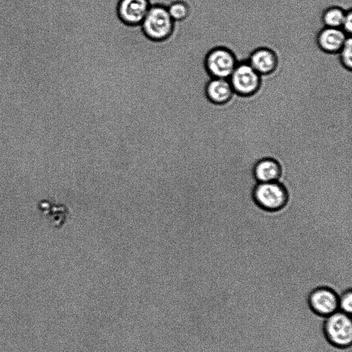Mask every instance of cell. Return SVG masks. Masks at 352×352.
Wrapping results in <instances>:
<instances>
[{
    "instance_id": "6da1fadb",
    "label": "cell",
    "mask_w": 352,
    "mask_h": 352,
    "mask_svg": "<svg viewBox=\"0 0 352 352\" xmlns=\"http://www.w3.org/2000/svg\"><path fill=\"white\" fill-rule=\"evenodd\" d=\"M290 195L286 185L272 182L256 183L252 190V199L261 210L267 212H277L289 204Z\"/></svg>"
},
{
    "instance_id": "7a4b0ae2",
    "label": "cell",
    "mask_w": 352,
    "mask_h": 352,
    "mask_svg": "<svg viewBox=\"0 0 352 352\" xmlns=\"http://www.w3.org/2000/svg\"><path fill=\"white\" fill-rule=\"evenodd\" d=\"M237 63L234 53L223 46L210 47L204 58V67L209 78L228 79Z\"/></svg>"
},
{
    "instance_id": "3957f363",
    "label": "cell",
    "mask_w": 352,
    "mask_h": 352,
    "mask_svg": "<svg viewBox=\"0 0 352 352\" xmlns=\"http://www.w3.org/2000/svg\"><path fill=\"white\" fill-rule=\"evenodd\" d=\"M174 21L167 8L161 5L151 6L140 26L144 34L153 41H162L172 33Z\"/></svg>"
},
{
    "instance_id": "277c9868",
    "label": "cell",
    "mask_w": 352,
    "mask_h": 352,
    "mask_svg": "<svg viewBox=\"0 0 352 352\" xmlns=\"http://www.w3.org/2000/svg\"><path fill=\"white\" fill-rule=\"evenodd\" d=\"M327 340L338 347H347L352 344L351 316L340 310L326 317L323 324Z\"/></svg>"
},
{
    "instance_id": "5b68a950",
    "label": "cell",
    "mask_w": 352,
    "mask_h": 352,
    "mask_svg": "<svg viewBox=\"0 0 352 352\" xmlns=\"http://www.w3.org/2000/svg\"><path fill=\"white\" fill-rule=\"evenodd\" d=\"M228 80L234 93L241 97L254 96L261 85V76L247 61L238 62Z\"/></svg>"
},
{
    "instance_id": "8992f818",
    "label": "cell",
    "mask_w": 352,
    "mask_h": 352,
    "mask_svg": "<svg viewBox=\"0 0 352 352\" xmlns=\"http://www.w3.org/2000/svg\"><path fill=\"white\" fill-rule=\"evenodd\" d=\"M308 302L314 313L323 317H327L339 310V296L327 287L313 289L309 296Z\"/></svg>"
},
{
    "instance_id": "52a82bcc",
    "label": "cell",
    "mask_w": 352,
    "mask_h": 352,
    "mask_svg": "<svg viewBox=\"0 0 352 352\" xmlns=\"http://www.w3.org/2000/svg\"><path fill=\"white\" fill-rule=\"evenodd\" d=\"M150 7L149 0H119L118 14L127 25H140Z\"/></svg>"
},
{
    "instance_id": "ba28073f",
    "label": "cell",
    "mask_w": 352,
    "mask_h": 352,
    "mask_svg": "<svg viewBox=\"0 0 352 352\" xmlns=\"http://www.w3.org/2000/svg\"><path fill=\"white\" fill-rule=\"evenodd\" d=\"M283 166L274 157H263L255 162L252 173L257 183L278 182L283 174Z\"/></svg>"
},
{
    "instance_id": "9c48e42d",
    "label": "cell",
    "mask_w": 352,
    "mask_h": 352,
    "mask_svg": "<svg viewBox=\"0 0 352 352\" xmlns=\"http://www.w3.org/2000/svg\"><path fill=\"white\" fill-rule=\"evenodd\" d=\"M247 62L261 76L273 74L278 65V57L272 49L260 47L254 50Z\"/></svg>"
},
{
    "instance_id": "30bf717a",
    "label": "cell",
    "mask_w": 352,
    "mask_h": 352,
    "mask_svg": "<svg viewBox=\"0 0 352 352\" xmlns=\"http://www.w3.org/2000/svg\"><path fill=\"white\" fill-rule=\"evenodd\" d=\"M234 94L227 78H210L204 86V95L213 105H223L230 102Z\"/></svg>"
},
{
    "instance_id": "8fae6325",
    "label": "cell",
    "mask_w": 352,
    "mask_h": 352,
    "mask_svg": "<svg viewBox=\"0 0 352 352\" xmlns=\"http://www.w3.org/2000/svg\"><path fill=\"white\" fill-rule=\"evenodd\" d=\"M349 36L341 28L324 27L317 34L316 43L322 52L336 54Z\"/></svg>"
},
{
    "instance_id": "7c38bea8",
    "label": "cell",
    "mask_w": 352,
    "mask_h": 352,
    "mask_svg": "<svg viewBox=\"0 0 352 352\" xmlns=\"http://www.w3.org/2000/svg\"><path fill=\"white\" fill-rule=\"evenodd\" d=\"M38 211L55 228L63 227L70 216L69 208L64 204L42 199L37 204Z\"/></svg>"
},
{
    "instance_id": "4fadbf2b",
    "label": "cell",
    "mask_w": 352,
    "mask_h": 352,
    "mask_svg": "<svg viewBox=\"0 0 352 352\" xmlns=\"http://www.w3.org/2000/svg\"><path fill=\"white\" fill-rule=\"evenodd\" d=\"M346 11L338 6H331L324 10L322 21L324 27L341 28Z\"/></svg>"
},
{
    "instance_id": "5bb4252c",
    "label": "cell",
    "mask_w": 352,
    "mask_h": 352,
    "mask_svg": "<svg viewBox=\"0 0 352 352\" xmlns=\"http://www.w3.org/2000/svg\"><path fill=\"white\" fill-rule=\"evenodd\" d=\"M168 12L174 21H180L186 19L189 14L188 5L183 1H175L167 7Z\"/></svg>"
},
{
    "instance_id": "9a60e30c",
    "label": "cell",
    "mask_w": 352,
    "mask_h": 352,
    "mask_svg": "<svg viewBox=\"0 0 352 352\" xmlns=\"http://www.w3.org/2000/svg\"><path fill=\"white\" fill-rule=\"evenodd\" d=\"M339 59L342 67L351 71L352 68V39L351 36L346 38V41L338 52Z\"/></svg>"
},
{
    "instance_id": "2e32d148",
    "label": "cell",
    "mask_w": 352,
    "mask_h": 352,
    "mask_svg": "<svg viewBox=\"0 0 352 352\" xmlns=\"http://www.w3.org/2000/svg\"><path fill=\"white\" fill-rule=\"evenodd\" d=\"M339 310L351 316L352 289L347 290L339 296Z\"/></svg>"
},
{
    "instance_id": "e0dca14e",
    "label": "cell",
    "mask_w": 352,
    "mask_h": 352,
    "mask_svg": "<svg viewBox=\"0 0 352 352\" xmlns=\"http://www.w3.org/2000/svg\"><path fill=\"white\" fill-rule=\"evenodd\" d=\"M341 29L347 34L351 36L352 32V12L351 10L346 11Z\"/></svg>"
}]
</instances>
